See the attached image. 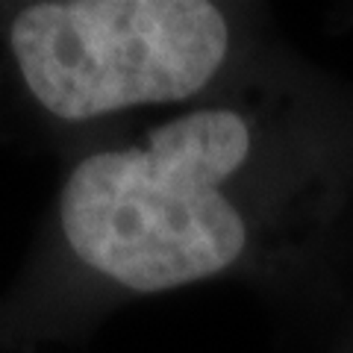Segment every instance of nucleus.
Returning a JSON list of instances; mask_svg holds the SVG:
<instances>
[{
  "label": "nucleus",
  "instance_id": "1",
  "mask_svg": "<svg viewBox=\"0 0 353 353\" xmlns=\"http://www.w3.org/2000/svg\"><path fill=\"white\" fill-rule=\"evenodd\" d=\"M62 162L0 297V353L80 339L127 303L209 283L312 309L353 294V85L283 44L224 92Z\"/></svg>",
  "mask_w": 353,
  "mask_h": 353
},
{
  "label": "nucleus",
  "instance_id": "2",
  "mask_svg": "<svg viewBox=\"0 0 353 353\" xmlns=\"http://www.w3.org/2000/svg\"><path fill=\"white\" fill-rule=\"evenodd\" d=\"M280 48L268 18L221 0L0 3V94L57 150L180 112Z\"/></svg>",
  "mask_w": 353,
  "mask_h": 353
},
{
  "label": "nucleus",
  "instance_id": "3",
  "mask_svg": "<svg viewBox=\"0 0 353 353\" xmlns=\"http://www.w3.org/2000/svg\"><path fill=\"white\" fill-rule=\"evenodd\" d=\"M339 353H353V324L347 321V336L341 339V350Z\"/></svg>",
  "mask_w": 353,
  "mask_h": 353
}]
</instances>
